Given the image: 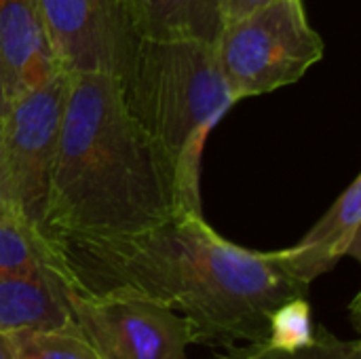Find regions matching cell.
Listing matches in <instances>:
<instances>
[{
    "instance_id": "6da1fadb",
    "label": "cell",
    "mask_w": 361,
    "mask_h": 359,
    "mask_svg": "<svg viewBox=\"0 0 361 359\" xmlns=\"http://www.w3.org/2000/svg\"><path fill=\"white\" fill-rule=\"evenodd\" d=\"M51 243L68 290L161 303L188 320L192 343L226 351L264 343L271 313L309 292L277 252H254L220 237L203 214H176L125 237Z\"/></svg>"
},
{
    "instance_id": "7c38bea8",
    "label": "cell",
    "mask_w": 361,
    "mask_h": 359,
    "mask_svg": "<svg viewBox=\"0 0 361 359\" xmlns=\"http://www.w3.org/2000/svg\"><path fill=\"white\" fill-rule=\"evenodd\" d=\"M0 273L47 279L68 288L66 271L53 243L19 216L0 203Z\"/></svg>"
},
{
    "instance_id": "8fae6325",
    "label": "cell",
    "mask_w": 361,
    "mask_h": 359,
    "mask_svg": "<svg viewBox=\"0 0 361 359\" xmlns=\"http://www.w3.org/2000/svg\"><path fill=\"white\" fill-rule=\"evenodd\" d=\"M72 322L66 288L47 279L0 273V330L55 328Z\"/></svg>"
},
{
    "instance_id": "ba28073f",
    "label": "cell",
    "mask_w": 361,
    "mask_h": 359,
    "mask_svg": "<svg viewBox=\"0 0 361 359\" xmlns=\"http://www.w3.org/2000/svg\"><path fill=\"white\" fill-rule=\"evenodd\" d=\"M361 176L336 197L315 226L292 248L277 250L283 269L305 286L330 273L343 258H361Z\"/></svg>"
},
{
    "instance_id": "9c48e42d",
    "label": "cell",
    "mask_w": 361,
    "mask_h": 359,
    "mask_svg": "<svg viewBox=\"0 0 361 359\" xmlns=\"http://www.w3.org/2000/svg\"><path fill=\"white\" fill-rule=\"evenodd\" d=\"M0 63L8 102L61 72L49 47L38 0H0Z\"/></svg>"
},
{
    "instance_id": "52a82bcc",
    "label": "cell",
    "mask_w": 361,
    "mask_h": 359,
    "mask_svg": "<svg viewBox=\"0 0 361 359\" xmlns=\"http://www.w3.org/2000/svg\"><path fill=\"white\" fill-rule=\"evenodd\" d=\"M57 66L125 80L140 36L121 0H38Z\"/></svg>"
},
{
    "instance_id": "2e32d148",
    "label": "cell",
    "mask_w": 361,
    "mask_h": 359,
    "mask_svg": "<svg viewBox=\"0 0 361 359\" xmlns=\"http://www.w3.org/2000/svg\"><path fill=\"white\" fill-rule=\"evenodd\" d=\"M275 0H218V13H220V25H226L231 21H237L245 17L247 13L267 6ZM222 30V28H220Z\"/></svg>"
},
{
    "instance_id": "3957f363",
    "label": "cell",
    "mask_w": 361,
    "mask_h": 359,
    "mask_svg": "<svg viewBox=\"0 0 361 359\" xmlns=\"http://www.w3.org/2000/svg\"><path fill=\"white\" fill-rule=\"evenodd\" d=\"M121 87L129 110L167 163L178 212L203 214V150L214 127L237 104L216 40L140 38Z\"/></svg>"
},
{
    "instance_id": "8992f818",
    "label": "cell",
    "mask_w": 361,
    "mask_h": 359,
    "mask_svg": "<svg viewBox=\"0 0 361 359\" xmlns=\"http://www.w3.org/2000/svg\"><path fill=\"white\" fill-rule=\"evenodd\" d=\"M66 305L104 359H186L192 343L188 320L148 298L85 296L66 288Z\"/></svg>"
},
{
    "instance_id": "ac0fdd59",
    "label": "cell",
    "mask_w": 361,
    "mask_h": 359,
    "mask_svg": "<svg viewBox=\"0 0 361 359\" xmlns=\"http://www.w3.org/2000/svg\"><path fill=\"white\" fill-rule=\"evenodd\" d=\"M6 108H8V99H6V85H4V70L0 63V118L4 116Z\"/></svg>"
},
{
    "instance_id": "7a4b0ae2",
    "label": "cell",
    "mask_w": 361,
    "mask_h": 359,
    "mask_svg": "<svg viewBox=\"0 0 361 359\" xmlns=\"http://www.w3.org/2000/svg\"><path fill=\"white\" fill-rule=\"evenodd\" d=\"M178 212L167 163L110 74H70L42 218L51 241L148 231Z\"/></svg>"
},
{
    "instance_id": "e0dca14e",
    "label": "cell",
    "mask_w": 361,
    "mask_h": 359,
    "mask_svg": "<svg viewBox=\"0 0 361 359\" xmlns=\"http://www.w3.org/2000/svg\"><path fill=\"white\" fill-rule=\"evenodd\" d=\"M0 359H15L11 334L4 332V330H0Z\"/></svg>"
},
{
    "instance_id": "5bb4252c",
    "label": "cell",
    "mask_w": 361,
    "mask_h": 359,
    "mask_svg": "<svg viewBox=\"0 0 361 359\" xmlns=\"http://www.w3.org/2000/svg\"><path fill=\"white\" fill-rule=\"evenodd\" d=\"M228 359H361L360 341H343L324 326H317L311 343L283 351L267 343L241 345L228 349Z\"/></svg>"
},
{
    "instance_id": "277c9868",
    "label": "cell",
    "mask_w": 361,
    "mask_h": 359,
    "mask_svg": "<svg viewBox=\"0 0 361 359\" xmlns=\"http://www.w3.org/2000/svg\"><path fill=\"white\" fill-rule=\"evenodd\" d=\"M218 61L237 104L298 83L324 59L326 42L305 0H275L222 25Z\"/></svg>"
},
{
    "instance_id": "4fadbf2b",
    "label": "cell",
    "mask_w": 361,
    "mask_h": 359,
    "mask_svg": "<svg viewBox=\"0 0 361 359\" xmlns=\"http://www.w3.org/2000/svg\"><path fill=\"white\" fill-rule=\"evenodd\" d=\"M15 359H104L72 320L55 328L8 332Z\"/></svg>"
},
{
    "instance_id": "5b68a950",
    "label": "cell",
    "mask_w": 361,
    "mask_h": 359,
    "mask_svg": "<svg viewBox=\"0 0 361 359\" xmlns=\"http://www.w3.org/2000/svg\"><path fill=\"white\" fill-rule=\"evenodd\" d=\"M70 72L8 102L0 118V203L40 229L57 157Z\"/></svg>"
},
{
    "instance_id": "30bf717a",
    "label": "cell",
    "mask_w": 361,
    "mask_h": 359,
    "mask_svg": "<svg viewBox=\"0 0 361 359\" xmlns=\"http://www.w3.org/2000/svg\"><path fill=\"white\" fill-rule=\"evenodd\" d=\"M137 36L150 40H216L218 0H121Z\"/></svg>"
},
{
    "instance_id": "9a60e30c",
    "label": "cell",
    "mask_w": 361,
    "mask_h": 359,
    "mask_svg": "<svg viewBox=\"0 0 361 359\" xmlns=\"http://www.w3.org/2000/svg\"><path fill=\"white\" fill-rule=\"evenodd\" d=\"M313 322H311V307L307 303V296L286 300L279 305L269 320V339L264 341L269 347L275 349H296L313 339Z\"/></svg>"
}]
</instances>
